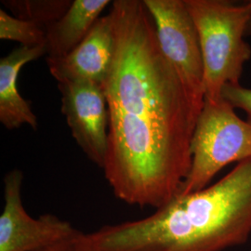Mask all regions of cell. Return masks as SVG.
Segmentation results:
<instances>
[{
	"instance_id": "obj_1",
	"label": "cell",
	"mask_w": 251,
	"mask_h": 251,
	"mask_svg": "<svg viewBox=\"0 0 251 251\" xmlns=\"http://www.w3.org/2000/svg\"><path fill=\"white\" fill-rule=\"evenodd\" d=\"M115 51L102 84L109 113L103 168L115 196L155 209L178 196L192 164L200 110L162 52L141 0H116Z\"/></svg>"
},
{
	"instance_id": "obj_2",
	"label": "cell",
	"mask_w": 251,
	"mask_h": 251,
	"mask_svg": "<svg viewBox=\"0 0 251 251\" xmlns=\"http://www.w3.org/2000/svg\"><path fill=\"white\" fill-rule=\"evenodd\" d=\"M251 234V159L203 190L179 194L152 215L90 233L80 251H224Z\"/></svg>"
},
{
	"instance_id": "obj_3",
	"label": "cell",
	"mask_w": 251,
	"mask_h": 251,
	"mask_svg": "<svg viewBox=\"0 0 251 251\" xmlns=\"http://www.w3.org/2000/svg\"><path fill=\"white\" fill-rule=\"evenodd\" d=\"M198 28L205 68V100L222 98L225 85L240 84L244 66L251 59L246 27L251 0H185Z\"/></svg>"
},
{
	"instance_id": "obj_4",
	"label": "cell",
	"mask_w": 251,
	"mask_h": 251,
	"mask_svg": "<svg viewBox=\"0 0 251 251\" xmlns=\"http://www.w3.org/2000/svg\"><path fill=\"white\" fill-rule=\"evenodd\" d=\"M234 110L223 97L204 100L191 144V169L179 194L203 190L228 165L251 159V123Z\"/></svg>"
},
{
	"instance_id": "obj_5",
	"label": "cell",
	"mask_w": 251,
	"mask_h": 251,
	"mask_svg": "<svg viewBox=\"0 0 251 251\" xmlns=\"http://www.w3.org/2000/svg\"><path fill=\"white\" fill-rule=\"evenodd\" d=\"M144 3L153 20L162 52L201 111L205 100V68L198 28L185 0H144Z\"/></svg>"
},
{
	"instance_id": "obj_6",
	"label": "cell",
	"mask_w": 251,
	"mask_h": 251,
	"mask_svg": "<svg viewBox=\"0 0 251 251\" xmlns=\"http://www.w3.org/2000/svg\"><path fill=\"white\" fill-rule=\"evenodd\" d=\"M23 172L4 177V207L0 216V251H38L76 237L80 231L52 214L33 218L22 200Z\"/></svg>"
},
{
	"instance_id": "obj_7",
	"label": "cell",
	"mask_w": 251,
	"mask_h": 251,
	"mask_svg": "<svg viewBox=\"0 0 251 251\" xmlns=\"http://www.w3.org/2000/svg\"><path fill=\"white\" fill-rule=\"evenodd\" d=\"M62 112L73 138L90 161L102 169L108 149L109 113L102 87L89 81L58 83Z\"/></svg>"
},
{
	"instance_id": "obj_8",
	"label": "cell",
	"mask_w": 251,
	"mask_h": 251,
	"mask_svg": "<svg viewBox=\"0 0 251 251\" xmlns=\"http://www.w3.org/2000/svg\"><path fill=\"white\" fill-rule=\"evenodd\" d=\"M114 51V25L109 13L96 22L71 53L63 58H47V63L58 83L89 81L102 86L112 65Z\"/></svg>"
},
{
	"instance_id": "obj_9",
	"label": "cell",
	"mask_w": 251,
	"mask_h": 251,
	"mask_svg": "<svg viewBox=\"0 0 251 251\" xmlns=\"http://www.w3.org/2000/svg\"><path fill=\"white\" fill-rule=\"evenodd\" d=\"M47 54L46 46H20L0 60V122L8 129L23 125L36 129L37 118L19 93V74L24 65Z\"/></svg>"
},
{
	"instance_id": "obj_10",
	"label": "cell",
	"mask_w": 251,
	"mask_h": 251,
	"mask_svg": "<svg viewBox=\"0 0 251 251\" xmlns=\"http://www.w3.org/2000/svg\"><path fill=\"white\" fill-rule=\"evenodd\" d=\"M109 0H75L63 17L47 29L48 58L71 53L89 35Z\"/></svg>"
},
{
	"instance_id": "obj_11",
	"label": "cell",
	"mask_w": 251,
	"mask_h": 251,
	"mask_svg": "<svg viewBox=\"0 0 251 251\" xmlns=\"http://www.w3.org/2000/svg\"><path fill=\"white\" fill-rule=\"evenodd\" d=\"M17 18L35 22L46 30L62 18L73 1H3Z\"/></svg>"
},
{
	"instance_id": "obj_12",
	"label": "cell",
	"mask_w": 251,
	"mask_h": 251,
	"mask_svg": "<svg viewBox=\"0 0 251 251\" xmlns=\"http://www.w3.org/2000/svg\"><path fill=\"white\" fill-rule=\"evenodd\" d=\"M0 38L19 42L25 47L47 44V30L35 22L12 17L0 9Z\"/></svg>"
},
{
	"instance_id": "obj_13",
	"label": "cell",
	"mask_w": 251,
	"mask_h": 251,
	"mask_svg": "<svg viewBox=\"0 0 251 251\" xmlns=\"http://www.w3.org/2000/svg\"><path fill=\"white\" fill-rule=\"evenodd\" d=\"M222 97L234 109H240L247 115V120L251 123V89L240 84L225 85L222 90Z\"/></svg>"
},
{
	"instance_id": "obj_14",
	"label": "cell",
	"mask_w": 251,
	"mask_h": 251,
	"mask_svg": "<svg viewBox=\"0 0 251 251\" xmlns=\"http://www.w3.org/2000/svg\"><path fill=\"white\" fill-rule=\"evenodd\" d=\"M78 235L72 239L55 244L50 247H48L46 249L38 251H80L78 250L77 245H76V239H77Z\"/></svg>"
},
{
	"instance_id": "obj_15",
	"label": "cell",
	"mask_w": 251,
	"mask_h": 251,
	"mask_svg": "<svg viewBox=\"0 0 251 251\" xmlns=\"http://www.w3.org/2000/svg\"><path fill=\"white\" fill-rule=\"evenodd\" d=\"M246 37H251V14L246 27Z\"/></svg>"
}]
</instances>
